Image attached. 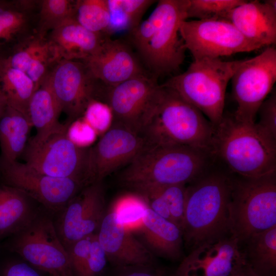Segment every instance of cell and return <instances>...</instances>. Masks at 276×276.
I'll return each instance as SVG.
<instances>
[{"instance_id":"1","label":"cell","mask_w":276,"mask_h":276,"mask_svg":"<svg viewBox=\"0 0 276 276\" xmlns=\"http://www.w3.org/2000/svg\"><path fill=\"white\" fill-rule=\"evenodd\" d=\"M207 151L183 146H146L119 174V183L134 193L193 182L214 164Z\"/></svg>"},{"instance_id":"2","label":"cell","mask_w":276,"mask_h":276,"mask_svg":"<svg viewBox=\"0 0 276 276\" xmlns=\"http://www.w3.org/2000/svg\"><path fill=\"white\" fill-rule=\"evenodd\" d=\"M232 176L215 161L186 187L183 240L192 249L229 233Z\"/></svg>"},{"instance_id":"3","label":"cell","mask_w":276,"mask_h":276,"mask_svg":"<svg viewBox=\"0 0 276 276\" xmlns=\"http://www.w3.org/2000/svg\"><path fill=\"white\" fill-rule=\"evenodd\" d=\"M214 126L210 152L231 174L256 178L276 173V140L256 124L224 114Z\"/></svg>"},{"instance_id":"4","label":"cell","mask_w":276,"mask_h":276,"mask_svg":"<svg viewBox=\"0 0 276 276\" xmlns=\"http://www.w3.org/2000/svg\"><path fill=\"white\" fill-rule=\"evenodd\" d=\"M189 0H160L148 18L130 34L132 45L150 74L157 77L179 70L187 50L179 33Z\"/></svg>"},{"instance_id":"5","label":"cell","mask_w":276,"mask_h":276,"mask_svg":"<svg viewBox=\"0 0 276 276\" xmlns=\"http://www.w3.org/2000/svg\"><path fill=\"white\" fill-rule=\"evenodd\" d=\"M161 86L157 107L141 134L147 146H183L210 152L212 124L176 92Z\"/></svg>"},{"instance_id":"6","label":"cell","mask_w":276,"mask_h":276,"mask_svg":"<svg viewBox=\"0 0 276 276\" xmlns=\"http://www.w3.org/2000/svg\"><path fill=\"white\" fill-rule=\"evenodd\" d=\"M242 61L210 58L194 60L185 72L161 85L176 92L215 126L224 114L228 83Z\"/></svg>"},{"instance_id":"7","label":"cell","mask_w":276,"mask_h":276,"mask_svg":"<svg viewBox=\"0 0 276 276\" xmlns=\"http://www.w3.org/2000/svg\"><path fill=\"white\" fill-rule=\"evenodd\" d=\"M229 216V233L239 243L276 225V173L232 177Z\"/></svg>"},{"instance_id":"8","label":"cell","mask_w":276,"mask_h":276,"mask_svg":"<svg viewBox=\"0 0 276 276\" xmlns=\"http://www.w3.org/2000/svg\"><path fill=\"white\" fill-rule=\"evenodd\" d=\"M72 123H60L38 143L28 142L22 154L25 164L49 176L69 178L93 183L89 173L90 147H82L68 137Z\"/></svg>"},{"instance_id":"9","label":"cell","mask_w":276,"mask_h":276,"mask_svg":"<svg viewBox=\"0 0 276 276\" xmlns=\"http://www.w3.org/2000/svg\"><path fill=\"white\" fill-rule=\"evenodd\" d=\"M161 91L157 78L148 74L112 87L101 85L98 100L109 107L111 124L141 134L157 107Z\"/></svg>"},{"instance_id":"10","label":"cell","mask_w":276,"mask_h":276,"mask_svg":"<svg viewBox=\"0 0 276 276\" xmlns=\"http://www.w3.org/2000/svg\"><path fill=\"white\" fill-rule=\"evenodd\" d=\"M231 80L237 104L233 116L241 121L255 123L259 107L276 81L275 49L268 47L258 55L243 60Z\"/></svg>"},{"instance_id":"11","label":"cell","mask_w":276,"mask_h":276,"mask_svg":"<svg viewBox=\"0 0 276 276\" xmlns=\"http://www.w3.org/2000/svg\"><path fill=\"white\" fill-rule=\"evenodd\" d=\"M180 35L194 60L220 58L262 47L244 37L228 20L222 18L182 21Z\"/></svg>"},{"instance_id":"12","label":"cell","mask_w":276,"mask_h":276,"mask_svg":"<svg viewBox=\"0 0 276 276\" xmlns=\"http://www.w3.org/2000/svg\"><path fill=\"white\" fill-rule=\"evenodd\" d=\"M13 249L28 264L52 276H75L68 251L48 219L34 220L17 233Z\"/></svg>"},{"instance_id":"13","label":"cell","mask_w":276,"mask_h":276,"mask_svg":"<svg viewBox=\"0 0 276 276\" xmlns=\"http://www.w3.org/2000/svg\"><path fill=\"white\" fill-rule=\"evenodd\" d=\"M6 185L16 188L47 208L62 210L89 184L73 178L53 177L41 173L17 161L0 163Z\"/></svg>"},{"instance_id":"14","label":"cell","mask_w":276,"mask_h":276,"mask_svg":"<svg viewBox=\"0 0 276 276\" xmlns=\"http://www.w3.org/2000/svg\"><path fill=\"white\" fill-rule=\"evenodd\" d=\"M239 244L231 234L206 241L191 250L172 276H232L249 268Z\"/></svg>"},{"instance_id":"15","label":"cell","mask_w":276,"mask_h":276,"mask_svg":"<svg viewBox=\"0 0 276 276\" xmlns=\"http://www.w3.org/2000/svg\"><path fill=\"white\" fill-rule=\"evenodd\" d=\"M106 213L103 181L83 188L62 209L58 220L56 230L66 249L97 234Z\"/></svg>"},{"instance_id":"16","label":"cell","mask_w":276,"mask_h":276,"mask_svg":"<svg viewBox=\"0 0 276 276\" xmlns=\"http://www.w3.org/2000/svg\"><path fill=\"white\" fill-rule=\"evenodd\" d=\"M51 88L71 123L96 100L99 82L81 61L61 60L49 75Z\"/></svg>"},{"instance_id":"17","label":"cell","mask_w":276,"mask_h":276,"mask_svg":"<svg viewBox=\"0 0 276 276\" xmlns=\"http://www.w3.org/2000/svg\"><path fill=\"white\" fill-rule=\"evenodd\" d=\"M110 125L98 143L90 147L89 170L93 182L103 181L127 166L147 146L141 134Z\"/></svg>"},{"instance_id":"18","label":"cell","mask_w":276,"mask_h":276,"mask_svg":"<svg viewBox=\"0 0 276 276\" xmlns=\"http://www.w3.org/2000/svg\"><path fill=\"white\" fill-rule=\"evenodd\" d=\"M130 46L106 36L97 51L82 61L93 77L106 87L148 74Z\"/></svg>"},{"instance_id":"19","label":"cell","mask_w":276,"mask_h":276,"mask_svg":"<svg viewBox=\"0 0 276 276\" xmlns=\"http://www.w3.org/2000/svg\"><path fill=\"white\" fill-rule=\"evenodd\" d=\"M97 237L107 260L123 267L151 265V251L110 210L106 213Z\"/></svg>"},{"instance_id":"20","label":"cell","mask_w":276,"mask_h":276,"mask_svg":"<svg viewBox=\"0 0 276 276\" xmlns=\"http://www.w3.org/2000/svg\"><path fill=\"white\" fill-rule=\"evenodd\" d=\"M40 1L0 0V58L37 34Z\"/></svg>"},{"instance_id":"21","label":"cell","mask_w":276,"mask_h":276,"mask_svg":"<svg viewBox=\"0 0 276 276\" xmlns=\"http://www.w3.org/2000/svg\"><path fill=\"white\" fill-rule=\"evenodd\" d=\"M223 18L230 21L246 39L262 48L276 42V8L264 1H245Z\"/></svg>"},{"instance_id":"22","label":"cell","mask_w":276,"mask_h":276,"mask_svg":"<svg viewBox=\"0 0 276 276\" xmlns=\"http://www.w3.org/2000/svg\"><path fill=\"white\" fill-rule=\"evenodd\" d=\"M106 36L90 32L71 17L47 36L58 59L82 61L99 49Z\"/></svg>"},{"instance_id":"23","label":"cell","mask_w":276,"mask_h":276,"mask_svg":"<svg viewBox=\"0 0 276 276\" xmlns=\"http://www.w3.org/2000/svg\"><path fill=\"white\" fill-rule=\"evenodd\" d=\"M150 248L159 255L171 259L178 258L183 241L181 229L172 222L149 208L139 230Z\"/></svg>"},{"instance_id":"24","label":"cell","mask_w":276,"mask_h":276,"mask_svg":"<svg viewBox=\"0 0 276 276\" xmlns=\"http://www.w3.org/2000/svg\"><path fill=\"white\" fill-rule=\"evenodd\" d=\"M32 127L27 116L7 106L0 116V163L16 162L22 155Z\"/></svg>"},{"instance_id":"25","label":"cell","mask_w":276,"mask_h":276,"mask_svg":"<svg viewBox=\"0 0 276 276\" xmlns=\"http://www.w3.org/2000/svg\"><path fill=\"white\" fill-rule=\"evenodd\" d=\"M62 112L60 105L51 88L49 75L35 90L30 101L28 116L36 134L29 140L38 143L44 139L61 123L59 118Z\"/></svg>"},{"instance_id":"26","label":"cell","mask_w":276,"mask_h":276,"mask_svg":"<svg viewBox=\"0 0 276 276\" xmlns=\"http://www.w3.org/2000/svg\"><path fill=\"white\" fill-rule=\"evenodd\" d=\"M29 198L16 188L0 185V237L17 234L34 220Z\"/></svg>"},{"instance_id":"27","label":"cell","mask_w":276,"mask_h":276,"mask_svg":"<svg viewBox=\"0 0 276 276\" xmlns=\"http://www.w3.org/2000/svg\"><path fill=\"white\" fill-rule=\"evenodd\" d=\"M244 252L250 270L257 276H275L276 225L250 236Z\"/></svg>"},{"instance_id":"28","label":"cell","mask_w":276,"mask_h":276,"mask_svg":"<svg viewBox=\"0 0 276 276\" xmlns=\"http://www.w3.org/2000/svg\"><path fill=\"white\" fill-rule=\"evenodd\" d=\"M35 90L34 83L25 73L0 60V90L5 96L8 106L29 117V104Z\"/></svg>"},{"instance_id":"29","label":"cell","mask_w":276,"mask_h":276,"mask_svg":"<svg viewBox=\"0 0 276 276\" xmlns=\"http://www.w3.org/2000/svg\"><path fill=\"white\" fill-rule=\"evenodd\" d=\"M153 0H107L110 20L106 36L128 31L131 32L141 22Z\"/></svg>"},{"instance_id":"30","label":"cell","mask_w":276,"mask_h":276,"mask_svg":"<svg viewBox=\"0 0 276 276\" xmlns=\"http://www.w3.org/2000/svg\"><path fill=\"white\" fill-rule=\"evenodd\" d=\"M76 1L41 0L38 14L37 34L46 37L49 33L73 17Z\"/></svg>"},{"instance_id":"31","label":"cell","mask_w":276,"mask_h":276,"mask_svg":"<svg viewBox=\"0 0 276 276\" xmlns=\"http://www.w3.org/2000/svg\"><path fill=\"white\" fill-rule=\"evenodd\" d=\"M88 31L106 36L110 15L107 0H78L74 16Z\"/></svg>"},{"instance_id":"32","label":"cell","mask_w":276,"mask_h":276,"mask_svg":"<svg viewBox=\"0 0 276 276\" xmlns=\"http://www.w3.org/2000/svg\"><path fill=\"white\" fill-rule=\"evenodd\" d=\"M148 208L145 199L134 193L117 200L110 210L115 213L118 219L133 233L140 230L143 217Z\"/></svg>"},{"instance_id":"33","label":"cell","mask_w":276,"mask_h":276,"mask_svg":"<svg viewBox=\"0 0 276 276\" xmlns=\"http://www.w3.org/2000/svg\"><path fill=\"white\" fill-rule=\"evenodd\" d=\"M244 2L243 0H189L187 19L223 18L231 10Z\"/></svg>"},{"instance_id":"34","label":"cell","mask_w":276,"mask_h":276,"mask_svg":"<svg viewBox=\"0 0 276 276\" xmlns=\"http://www.w3.org/2000/svg\"><path fill=\"white\" fill-rule=\"evenodd\" d=\"M186 185H173L159 187L172 223L182 231L186 202Z\"/></svg>"},{"instance_id":"35","label":"cell","mask_w":276,"mask_h":276,"mask_svg":"<svg viewBox=\"0 0 276 276\" xmlns=\"http://www.w3.org/2000/svg\"><path fill=\"white\" fill-rule=\"evenodd\" d=\"M86 122L96 132H101L110 125L112 114L108 106L99 101H92L83 115Z\"/></svg>"},{"instance_id":"36","label":"cell","mask_w":276,"mask_h":276,"mask_svg":"<svg viewBox=\"0 0 276 276\" xmlns=\"http://www.w3.org/2000/svg\"><path fill=\"white\" fill-rule=\"evenodd\" d=\"M257 125L269 136L276 140V93L272 90L270 96L261 104L257 114Z\"/></svg>"},{"instance_id":"37","label":"cell","mask_w":276,"mask_h":276,"mask_svg":"<svg viewBox=\"0 0 276 276\" xmlns=\"http://www.w3.org/2000/svg\"><path fill=\"white\" fill-rule=\"evenodd\" d=\"M94 235L87 236L78 240L67 249L75 276L82 275L84 266L89 256Z\"/></svg>"},{"instance_id":"38","label":"cell","mask_w":276,"mask_h":276,"mask_svg":"<svg viewBox=\"0 0 276 276\" xmlns=\"http://www.w3.org/2000/svg\"><path fill=\"white\" fill-rule=\"evenodd\" d=\"M107 260L105 252L99 242L97 233L94 236L89 256L81 276H99L105 267Z\"/></svg>"},{"instance_id":"39","label":"cell","mask_w":276,"mask_h":276,"mask_svg":"<svg viewBox=\"0 0 276 276\" xmlns=\"http://www.w3.org/2000/svg\"><path fill=\"white\" fill-rule=\"evenodd\" d=\"M39 271L28 263L8 262L0 266V276H41Z\"/></svg>"},{"instance_id":"40","label":"cell","mask_w":276,"mask_h":276,"mask_svg":"<svg viewBox=\"0 0 276 276\" xmlns=\"http://www.w3.org/2000/svg\"><path fill=\"white\" fill-rule=\"evenodd\" d=\"M132 268L118 276H169L164 270L153 269L151 265L135 266Z\"/></svg>"},{"instance_id":"41","label":"cell","mask_w":276,"mask_h":276,"mask_svg":"<svg viewBox=\"0 0 276 276\" xmlns=\"http://www.w3.org/2000/svg\"><path fill=\"white\" fill-rule=\"evenodd\" d=\"M8 106L6 98L3 93L0 90V116Z\"/></svg>"},{"instance_id":"42","label":"cell","mask_w":276,"mask_h":276,"mask_svg":"<svg viewBox=\"0 0 276 276\" xmlns=\"http://www.w3.org/2000/svg\"><path fill=\"white\" fill-rule=\"evenodd\" d=\"M232 276H257L249 268L246 269L239 273L234 274Z\"/></svg>"},{"instance_id":"43","label":"cell","mask_w":276,"mask_h":276,"mask_svg":"<svg viewBox=\"0 0 276 276\" xmlns=\"http://www.w3.org/2000/svg\"><path fill=\"white\" fill-rule=\"evenodd\" d=\"M49 276H52V275H49Z\"/></svg>"}]
</instances>
